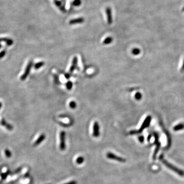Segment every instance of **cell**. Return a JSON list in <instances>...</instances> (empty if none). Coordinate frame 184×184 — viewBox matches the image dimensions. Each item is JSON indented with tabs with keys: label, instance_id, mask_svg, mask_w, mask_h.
Segmentation results:
<instances>
[{
	"label": "cell",
	"instance_id": "6da1fadb",
	"mask_svg": "<svg viewBox=\"0 0 184 184\" xmlns=\"http://www.w3.org/2000/svg\"><path fill=\"white\" fill-rule=\"evenodd\" d=\"M159 158L163 163V164L166 167L168 168L169 169H170L172 170V171H174L175 173H177V174H178L179 175L181 176V177H184V171L183 170L180 169L178 168L177 167L173 166V165L170 164L168 162H167L166 160H165L164 159V158H163V155H161V156H160Z\"/></svg>",
	"mask_w": 184,
	"mask_h": 184
},
{
	"label": "cell",
	"instance_id": "7a4b0ae2",
	"mask_svg": "<svg viewBox=\"0 0 184 184\" xmlns=\"http://www.w3.org/2000/svg\"><path fill=\"white\" fill-rule=\"evenodd\" d=\"M151 117L150 116H147L146 119H145L144 121L143 122V124H142L140 129L138 130V131H131L130 133V134H137V133H141L143 130H144L145 129H146V127H147L149 124H150V123L151 122Z\"/></svg>",
	"mask_w": 184,
	"mask_h": 184
},
{
	"label": "cell",
	"instance_id": "3957f363",
	"mask_svg": "<svg viewBox=\"0 0 184 184\" xmlns=\"http://www.w3.org/2000/svg\"><path fill=\"white\" fill-rule=\"evenodd\" d=\"M60 144L59 147L61 150H64L66 149V133L65 131H62L60 133Z\"/></svg>",
	"mask_w": 184,
	"mask_h": 184
},
{
	"label": "cell",
	"instance_id": "277c9868",
	"mask_svg": "<svg viewBox=\"0 0 184 184\" xmlns=\"http://www.w3.org/2000/svg\"><path fill=\"white\" fill-rule=\"evenodd\" d=\"M32 66H33V61L32 60H30L28 63V65L27 66V67L26 68L25 72H24V74L21 77V80H23V81L25 80L26 79V78L29 75V74L30 72L31 69L32 67Z\"/></svg>",
	"mask_w": 184,
	"mask_h": 184
},
{
	"label": "cell",
	"instance_id": "5b68a950",
	"mask_svg": "<svg viewBox=\"0 0 184 184\" xmlns=\"http://www.w3.org/2000/svg\"><path fill=\"white\" fill-rule=\"evenodd\" d=\"M106 157L108 158L115 160L118 162H125L126 159L123 158H121L120 157H118L117 155L111 153H108L106 154Z\"/></svg>",
	"mask_w": 184,
	"mask_h": 184
},
{
	"label": "cell",
	"instance_id": "8992f818",
	"mask_svg": "<svg viewBox=\"0 0 184 184\" xmlns=\"http://www.w3.org/2000/svg\"><path fill=\"white\" fill-rule=\"evenodd\" d=\"M100 135V127L97 122H95L93 127V135L95 138L98 137Z\"/></svg>",
	"mask_w": 184,
	"mask_h": 184
},
{
	"label": "cell",
	"instance_id": "52a82bcc",
	"mask_svg": "<svg viewBox=\"0 0 184 184\" xmlns=\"http://www.w3.org/2000/svg\"><path fill=\"white\" fill-rule=\"evenodd\" d=\"M105 12L107 16V23L109 25H111L113 23V17H112L111 9L110 7H107L105 9Z\"/></svg>",
	"mask_w": 184,
	"mask_h": 184
},
{
	"label": "cell",
	"instance_id": "ba28073f",
	"mask_svg": "<svg viewBox=\"0 0 184 184\" xmlns=\"http://www.w3.org/2000/svg\"><path fill=\"white\" fill-rule=\"evenodd\" d=\"M77 64H78V58L76 56H75L73 58L71 66L69 70V72L70 73H72L74 71V70L77 68Z\"/></svg>",
	"mask_w": 184,
	"mask_h": 184
},
{
	"label": "cell",
	"instance_id": "9c48e42d",
	"mask_svg": "<svg viewBox=\"0 0 184 184\" xmlns=\"http://www.w3.org/2000/svg\"><path fill=\"white\" fill-rule=\"evenodd\" d=\"M84 21V19L83 18H76L74 19H72L69 21V24L73 25H75L77 24H81L83 23Z\"/></svg>",
	"mask_w": 184,
	"mask_h": 184
},
{
	"label": "cell",
	"instance_id": "30bf717a",
	"mask_svg": "<svg viewBox=\"0 0 184 184\" xmlns=\"http://www.w3.org/2000/svg\"><path fill=\"white\" fill-rule=\"evenodd\" d=\"M5 42L8 46H11L13 44V40L8 38H0V42Z\"/></svg>",
	"mask_w": 184,
	"mask_h": 184
},
{
	"label": "cell",
	"instance_id": "8fae6325",
	"mask_svg": "<svg viewBox=\"0 0 184 184\" xmlns=\"http://www.w3.org/2000/svg\"><path fill=\"white\" fill-rule=\"evenodd\" d=\"M46 135L44 134H42L39 136V138L37 139V140L34 143V145H38L39 144H41L45 139Z\"/></svg>",
	"mask_w": 184,
	"mask_h": 184
},
{
	"label": "cell",
	"instance_id": "7c38bea8",
	"mask_svg": "<svg viewBox=\"0 0 184 184\" xmlns=\"http://www.w3.org/2000/svg\"><path fill=\"white\" fill-rule=\"evenodd\" d=\"M0 123H1L3 126H5L8 130H9L10 131H11L12 130H13V126H12L9 124H8L4 119L2 120V121H1V122H0Z\"/></svg>",
	"mask_w": 184,
	"mask_h": 184
},
{
	"label": "cell",
	"instance_id": "4fadbf2b",
	"mask_svg": "<svg viewBox=\"0 0 184 184\" xmlns=\"http://www.w3.org/2000/svg\"><path fill=\"white\" fill-rule=\"evenodd\" d=\"M184 129V123H180L173 127V130L175 131Z\"/></svg>",
	"mask_w": 184,
	"mask_h": 184
},
{
	"label": "cell",
	"instance_id": "5bb4252c",
	"mask_svg": "<svg viewBox=\"0 0 184 184\" xmlns=\"http://www.w3.org/2000/svg\"><path fill=\"white\" fill-rule=\"evenodd\" d=\"M160 146H161V144H160V142H158L157 144H156V149L155 150L154 154L153 155V159L154 160H155L156 158L157 155L158 153V151L160 148Z\"/></svg>",
	"mask_w": 184,
	"mask_h": 184
},
{
	"label": "cell",
	"instance_id": "9a60e30c",
	"mask_svg": "<svg viewBox=\"0 0 184 184\" xmlns=\"http://www.w3.org/2000/svg\"><path fill=\"white\" fill-rule=\"evenodd\" d=\"M113 38H112L111 37L108 36L105 39V40H104L103 42V44L104 45H108V44H111L112 42H113Z\"/></svg>",
	"mask_w": 184,
	"mask_h": 184
},
{
	"label": "cell",
	"instance_id": "2e32d148",
	"mask_svg": "<svg viewBox=\"0 0 184 184\" xmlns=\"http://www.w3.org/2000/svg\"><path fill=\"white\" fill-rule=\"evenodd\" d=\"M44 64H45V63L43 61H40L39 62H37L34 65V68L35 69L37 70L39 68H41V67H42L44 65Z\"/></svg>",
	"mask_w": 184,
	"mask_h": 184
},
{
	"label": "cell",
	"instance_id": "e0dca14e",
	"mask_svg": "<svg viewBox=\"0 0 184 184\" xmlns=\"http://www.w3.org/2000/svg\"><path fill=\"white\" fill-rule=\"evenodd\" d=\"M81 0H74L72 2V5L74 6L75 7H78L79 6H80L81 4Z\"/></svg>",
	"mask_w": 184,
	"mask_h": 184
},
{
	"label": "cell",
	"instance_id": "ac0fdd59",
	"mask_svg": "<svg viewBox=\"0 0 184 184\" xmlns=\"http://www.w3.org/2000/svg\"><path fill=\"white\" fill-rule=\"evenodd\" d=\"M84 158L83 157H79L77 158L76 160V162L78 164H81L84 162Z\"/></svg>",
	"mask_w": 184,
	"mask_h": 184
},
{
	"label": "cell",
	"instance_id": "d6986e66",
	"mask_svg": "<svg viewBox=\"0 0 184 184\" xmlns=\"http://www.w3.org/2000/svg\"><path fill=\"white\" fill-rule=\"evenodd\" d=\"M140 50L139 48H133L132 50V54L134 55H138L140 53Z\"/></svg>",
	"mask_w": 184,
	"mask_h": 184
},
{
	"label": "cell",
	"instance_id": "ffe728a7",
	"mask_svg": "<svg viewBox=\"0 0 184 184\" xmlns=\"http://www.w3.org/2000/svg\"><path fill=\"white\" fill-rule=\"evenodd\" d=\"M142 95L141 93L137 92L134 95V98L137 100H140L142 99Z\"/></svg>",
	"mask_w": 184,
	"mask_h": 184
},
{
	"label": "cell",
	"instance_id": "44dd1931",
	"mask_svg": "<svg viewBox=\"0 0 184 184\" xmlns=\"http://www.w3.org/2000/svg\"><path fill=\"white\" fill-rule=\"evenodd\" d=\"M154 136L155 139V144H157L158 142H158L159 135H158V133L157 132H154Z\"/></svg>",
	"mask_w": 184,
	"mask_h": 184
},
{
	"label": "cell",
	"instance_id": "7402d4cb",
	"mask_svg": "<svg viewBox=\"0 0 184 184\" xmlns=\"http://www.w3.org/2000/svg\"><path fill=\"white\" fill-rule=\"evenodd\" d=\"M72 86H73V83L71 81H69L67 82L66 87H67L68 90H71L72 88Z\"/></svg>",
	"mask_w": 184,
	"mask_h": 184
},
{
	"label": "cell",
	"instance_id": "603a6c76",
	"mask_svg": "<svg viewBox=\"0 0 184 184\" xmlns=\"http://www.w3.org/2000/svg\"><path fill=\"white\" fill-rule=\"evenodd\" d=\"M69 106H70V107L71 108L74 109V108H75L76 107V102H75V101H71V102H70V103H69Z\"/></svg>",
	"mask_w": 184,
	"mask_h": 184
},
{
	"label": "cell",
	"instance_id": "cb8c5ba5",
	"mask_svg": "<svg viewBox=\"0 0 184 184\" xmlns=\"http://www.w3.org/2000/svg\"><path fill=\"white\" fill-rule=\"evenodd\" d=\"M54 3L56 5V6H57L58 7H59L61 6V2L59 1H58V0H54Z\"/></svg>",
	"mask_w": 184,
	"mask_h": 184
},
{
	"label": "cell",
	"instance_id": "d4e9b609",
	"mask_svg": "<svg viewBox=\"0 0 184 184\" xmlns=\"http://www.w3.org/2000/svg\"><path fill=\"white\" fill-rule=\"evenodd\" d=\"M138 139H139V141H140V142H141V143L143 142H144V137H143V136H142V135H140V136H139V138H138Z\"/></svg>",
	"mask_w": 184,
	"mask_h": 184
},
{
	"label": "cell",
	"instance_id": "484cf974",
	"mask_svg": "<svg viewBox=\"0 0 184 184\" xmlns=\"http://www.w3.org/2000/svg\"><path fill=\"white\" fill-rule=\"evenodd\" d=\"M5 154H6V155L7 157H10L11 156L10 153L9 152V151L8 150H5Z\"/></svg>",
	"mask_w": 184,
	"mask_h": 184
},
{
	"label": "cell",
	"instance_id": "4316f807",
	"mask_svg": "<svg viewBox=\"0 0 184 184\" xmlns=\"http://www.w3.org/2000/svg\"><path fill=\"white\" fill-rule=\"evenodd\" d=\"M5 53H6V51H3L1 53H0V58L3 57L5 55Z\"/></svg>",
	"mask_w": 184,
	"mask_h": 184
},
{
	"label": "cell",
	"instance_id": "83f0119b",
	"mask_svg": "<svg viewBox=\"0 0 184 184\" xmlns=\"http://www.w3.org/2000/svg\"><path fill=\"white\" fill-rule=\"evenodd\" d=\"M181 72H184V60H183V65H182V67L181 68Z\"/></svg>",
	"mask_w": 184,
	"mask_h": 184
},
{
	"label": "cell",
	"instance_id": "f1b7e54d",
	"mask_svg": "<svg viewBox=\"0 0 184 184\" xmlns=\"http://www.w3.org/2000/svg\"><path fill=\"white\" fill-rule=\"evenodd\" d=\"M65 77H66L67 79H69V78H70L71 75H70V74H69V73H67V74H66L65 75Z\"/></svg>",
	"mask_w": 184,
	"mask_h": 184
},
{
	"label": "cell",
	"instance_id": "f546056e",
	"mask_svg": "<svg viewBox=\"0 0 184 184\" xmlns=\"http://www.w3.org/2000/svg\"><path fill=\"white\" fill-rule=\"evenodd\" d=\"M65 184H77V183L75 181H72V182H69V183Z\"/></svg>",
	"mask_w": 184,
	"mask_h": 184
},
{
	"label": "cell",
	"instance_id": "4dcf8cb0",
	"mask_svg": "<svg viewBox=\"0 0 184 184\" xmlns=\"http://www.w3.org/2000/svg\"><path fill=\"white\" fill-rule=\"evenodd\" d=\"M151 137V135H149L148 136V138H147V139H148V141H149V140H150V139Z\"/></svg>",
	"mask_w": 184,
	"mask_h": 184
},
{
	"label": "cell",
	"instance_id": "1f68e13d",
	"mask_svg": "<svg viewBox=\"0 0 184 184\" xmlns=\"http://www.w3.org/2000/svg\"><path fill=\"white\" fill-rule=\"evenodd\" d=\"M2 103H1V102H0V109H1V107H2Z\"/></svg>",
	"mask_w": 184,
	"mask_h": 184
}]
</instances>
